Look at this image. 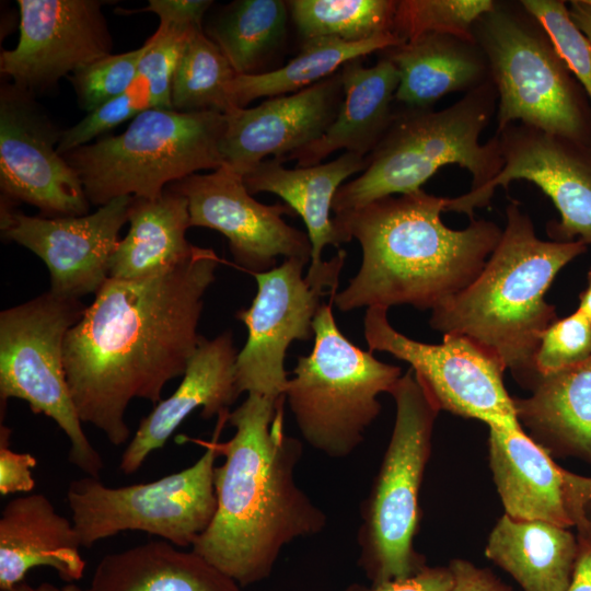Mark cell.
<instances>
[{"instance_id":"obj_1","label":"cell","mask_w":591,"mask_h":591,"mask_svg":"<svg viewBox=\"0 0 591 591\" xmlns=\"http://www.w3.org/2000/svg\"><path fill=\"white\" fill-rule=\"evenodd\" d=\"M211 248L160 275L108 278L69 329L63 362L79 417L115 447L130 438L125 416L135 398L154 405L183 376L200 338L204 296L216 279Z\"/></svg>"},{"instance_id":"obj_2","label":"cell","mask_w":591,"mask_h":591,"mask_svg":"<svg viewBox=\"0 0 591 591\" xmlns=\"http://www.w3.org/2000/svg\"><path fill=\"white\" fill-rule=\"evenodd\" d=\"M283 402L251 393L229 414L235 431L217 442L224 461L213 473L216 512L192 546L240 587L266 579L286 545L326 525L296 482L302 444L283 430Z\"/></svg>"},{"instance_id":"obj_3","label":"cell","mask_w":591,"mask_h":591,"mask_svg":"<svg viewBox=\"0 0 591 591\" xmlns=\"http://www.w3.org/2000/svg\"><path fill=\"white\" fill-rule=\"evenodd\" d=\"M448 197L424 189L392 195L333 217L344 243L362 251L358 273L335 293L340 312L412 305L433 310L465 289L498 245L502 229L473 219L463 230L441 220Z\"/></svg>"},{"instance_id":"obj_4","label":"cell","mask_w":591,"mask_h":591,"mask_svg":"<svg viewBox=\"0 0 591 591\" xmlns=\"http://www.w3.org/2000/svg\"><path fill=\"white\" fill-rule=\"evenodd\" d=\"M580 240L544 241L519 201L506 207L500 241L479 275L431 311L429 325L465 336L495 356L522 387L538 380L534 366L543 333L558 317L545 293L556 275L587 252Z\"/></svg>"},{"instance_id":"obj_5","label":"cell","mask_w":591,"mask_h":591,"mask_svg":"<svg viewBox=\"0 0 591 591\" xmlns=\"http://www.w3.org/2000/svg\"><path fill=\"white\" fill-rule=\"evenodd\" d=\"M497 103L498 93L489 80L440 111H396L389 129L367 157L366 169L337 190L334 215L383 197L416 192L448 164H457L472 176L467 193L448 198L445 211L462 213L503 166L498 137L479 141L497 113Z\"/></svg>"},{"instance_id":"obj_6","label":"cell","mask_w":591,"mask_h":591,"mask_svg":"<svg viewBox=\"0 0 591 591\" xmlns=\"http://www.w3.org/2000/svg\"><path fill=\"white\" fill-rule=\"evenodd\" d=\"M497 93V130L522 123L591 143V105L542 23L521 3L496 1L473 27Z\"/></svg>"},{"instance_id":"obj_7","label":"cell","mask_w":591,"mask_h":591,"mask_svg":"<svg viewBox=\"0 0 591 591\" xmlns=\"http://www.w3.org/2000/svg\"><path fill=\"white\" fill-rule=\"evenodd\" d=\"M225 116L148 108L118 136L99 139L62 157L77 173L90 204L132 196L154 199L172 183L223 165Z\"/></svg>"},{"instance_id":"obj_8","label":"cell","mask_w":591,"mask_h":591,"mask_svg":"<svg viewBox=\"0 0 591 591\" xmlns=\"http://www.w3.org/2000/svg\"><path fill=\"white\" fill-rule=\"evenodd\" d=\"M393 431L369 496L361 506L359 563L372 584L412 577L425 568L416 552L419 493L439 407L410 368L389 393Z\"/></svg>"},{"instance_id":"obj_9","label":"cell","mask_w":591,"mask_h":591,"mask_svg":"<svg viewBox=\"0 0 591 591\" xmlns=\"http://www.w3.org/2000/svg\"><path fill=\"white\" fill-rule=\"evenodd\" d=\"M323 303L314 322V346L300 356L283 397L305 442L334 459L351 454L381 412L378 396L390 393L399 367L352 344Z\"/></svg>"},{"instance_id":"obj_10","label":"cell","mask_w":591,"mask_h":591,"mask_svg":"<svg viewBox=\"0 0 591 591\" xmlns=\"http://www.w3.org/2000/svg\"><path fill=\"white\" fill-rule=\"evenodd\" d=\"M85 308L48 291L0 313V399H22L53 419L70 441V463L100 478L104 462L83 430L63 362L66 335Z\"/></svg>"},{"instance_id":"obj_11","label":"cell","mask_w":591,"mask_h":591,"mask_svg":"<svg viewBox=\"0 0 591 591\" xmlns=\"http://www.w3.org/2000/svg\"><path fill=\"white\" fill-rule=\"evenodd\" d=\"M215 438L190 466L157 480L121 487L85 475L72 480L66 499L82 547L124 531H140L175 546H193L209 526L217 507L213 486L220 455L218 436L228 415L218 418Z\"/></svg>"},{"instance_id":"obj_12","label":"cell","mask_w":591,"mask_h":591,"mask_svg":"<svg viewBox=\"0 0 591 591\" xmlns=\"http://www.w3.org/2000/svg\"><path fill=\"white\" fill-rule=\"evenodd\" d=\"M346 252L339 250L329 260L311 264L289 258L275 268L254 275L257 292L236 318L247 328V339L237 354L235 371L241 393L270 398L283 397L289 380L285 370L287 349L294 340L314 336L313 322L325 296L334 297Z\"/></svg>"},{"instance_id":"obj_13","label":"cell","mask_w":591,"mask_h":591,"mask_svg":"<svg viewBox=\"0 0 591 591\" xmlns=\"http://www.w3.org/2000/svg\"><path fill=\"white\" fill-rule=\"evenodd\" d=\"M387 310L366 311L363 334L370 351L407 362L440 410L487 426L522 428L503 385L506 369L495 356L462 335L444 334L437 345L414 340L390 324Z\"/></svg>"},{"instance_id":"obj_14","label":"cell","mask_w":591,"mask_h":591,"mask_svg":"<svg viewBox=\"0 0 591 591\" xmlns=\"http://www.w3.org/2000/svg\"><path fill=\"white\" fill-rule=\"evenodd\" d=\"M32 93L2 84L0 91V187L5 198L27 202L42 217H77L90 202L57 147L63 130L50 120Z\"/></svg>"},{"instance_id":"obj_15","label":"cell","mask_w":591,"mask_h":591,"mask_svg":"<svg viewBox=\"0 0 591 591\" xmlns=\"http://www.w3.org/2000/svg\"><path fill=\"white\" fill-rule=\"evenodd\" d=\"M169 187L186 197L190 227L223 234L236 265L253 276L275 268L278 257L311 260L308 233L282 219L294 211L288 205H265L254 199L243 176L227 164Z\"/></svg>"},{"instance_id":"obj_16","label":"cell","mask_w":591,"mask_h":591,"mask_svg":"<svg viewBox=\"0 0 591 591\" xmlns=\"http://www.w3.org/2000/svg\"><path fill=\"white\" fill-rule=\"evenodd\" d=\"M503 166L497 177L463 209L471 220L475 209L487 207L498 186L524 179L543 190L560 220L547 223L552 241L575 239L591 244V143L513 123L496 131Z\"/></svg>"},{"instance_id":"obj_17","label":"cell","mask_w":591,"mask_h":591,"mask_svg":"<svg viewBox=\"0 0 591 591\" xmlns=\"http://www.w3.org/2000/svg\"><path fill=\"white\" fill-rule=\"evenodd\" d=\"M132 196H123L77 217H32L1 206V231L47 266L53 293L79 299L108 279L109 262L128 221Z\"/></svg>"},{"instance_id":"obj_18","label":"cell","mask_w":591,"mask_h":591,"mask_svg":"<svg viewBox=\"0 0 591 591\" xmlns=\"http://www.w3.org/2000/svg\"><path fill=\"white\" fill-rule=\"evenodd\" d=\"M20 37L3 50L0 71L34 94L112 54V37L97 0H18Z\"/></svg>"},{"instance_id":"obj_19","label":"cell","mask_w":591,"mask_h":591,"mask_svg":"<svg viewBox=\"0 0 591 591\" xmlns=\"http://www.w3.org/2000/svg\"><path fill=\"white\" fill-rule=\"evenodd\" d=\"M343 97L339 70L296 93L231 108L220 144L223 164L243 176L269 155L281 160L315 141L334 121Z\"/></svg>"},{"instance_id":"obj_20","label":"cell","mask_w":591,"mask_h":591,"mask_svg":"<svg viewBox=\"0 0 591 591\" xmlns=\"http://www.w3.org/2000/svg\"><path fill=\"white\" fill-rule=\"evenodd\" d=\"M237 354L231 331L212 339L200 338L177 389L140 421L123 452L120 472L136 473L197 408H201L204 419L230 413V406L241 394L235 371Z\"/></svg>"},{"instance_id":"obj_21","label":"cell","mask_w":591,"mask_h":591,"mask_svg":"<svg viewBox=\"0 0 591 591\" xmlns=\"http://www.w3.org/2000/svg\"><path fill=\"white\" fill-rule=\"evenodd\" d=\"M80 547L72 521L44 494L11 499L0 517V589L24 581L30 570L42 566L66 582L80 580L86 567Z\"/></svg>"},{"instance_id":"obj_22","label":"cell","mask_w":591,"mask_h":591,"mask_svg":"<svg viewBox=\"0 0 591 591\" xmlns=\"http://www.w3.org/2000/svg\"><path fill=\"white\" fill-rule=\"evenodd\" d=\"M340 76L344 97L334 121L320 138L280 162L296 160L298 167L313 166L337 150L367 158L380 142L396 112L395 65L385 55L372 67H364L360 58L344 65Z\"/></svg>"},{"instance_id":"obj_23","label":"cell","mask_w":591,"mask_h":591,"mask_svg":"<svg viewBox=\"0 0 591 591\" xmlns=\"http://www.w3.org/2000/svg\"><path fill=\"white\" fill-rule=\"evenodd\" d=\"M488 428L489 467L505 513L517 520L573 526L567 506L566 470L523 428Z\"/></svg>"},{"instance_id":"obj_24","label":"cell","mask_w":591,"mask_h":591,"mask_svg":"<svg viewBox=\"0 0 591 591\" xmlns=\"http://www.w3.org/2000/svg\"><path fill=\"white\" fill-rule=\"evenodd\" d=\"M384 51L397 69L395 102L404 108H432L447 94L466 93L491 80L475 39L430 33Z\"/></svg>"},{"instance_id":"obj_25","label":"cell","mask_w":591,"mask_h":591,"mask_svg":"<svg viewBox=\"0 0 591 591\" xmlns=\"http://www.w3.org/2000/svg\"><path fill=\"white\" fill-rule=\"evenodd\" d=\"M532 394L513 397L517 418L551 456L591 464V356L541 376Z\"/></svg>"},{"instance_id":"obj_26","label":"cell","mask_w":591,"mask_h":591,"mask_svg":"<svg viewBox=\"0 0 591 591\" xmlns=\"http://www.w3.org/2000/svg\"><path fill=\"white\" fill-rule=\"evenodd\" d=\"M367 158L345 152L337 159L313 166L287 169L277 159L264 160L243 175L251 195L273 193L299 215L311 242V264L323 262L326 245L338 247L344 240L331 217L334 197L343 183L362 172Z\"/></svg>"},{"instance_id":"obj_27","label":"cell","mask_w":591,"mask_h":591,"mask_svg":"<svg viewBox=\"0 0 591 591\" xmlns=\"http://www.w3.org/2000/svg\"><path fill=\"white\" fill-rule=\"evenodd\" d=\"M84 591H240L193 549L164 540L104 556Z\"/></svg>"},{"instance_id":"obj_28","label":"cell","mask_w":591,"mask_h":591,"mask_svg":"<svg viewBox=\"0 0 591 591\" xmlns=\"http://www.w3.org/2000/svg\"><path fill=\"white\" fill-rule=\"evenodd\" d=\"M129 231L111 258L108 278L136 280L160 275L187 260L196 246L186 240L188 201L170 188L154 199L136 198Z\"/></svg>"},{"instance_id":"obj_29","label":"cell","mask_w":591,"mask_h":591,"mask_svg":"<svg viewBox=\"0 0 591 591\" xmlns=\"http://www.w3.org/2000/svg\"><path fill=\"white\" fill-rule=\"evenodd\" d=\"M486 557L508 572L523 591H566L577 540L568 529L503 514L489 533Z\"/></svg>"},{"instance_id":"obj_30","label":"cell","mask_w":591,"mask_h":591,"mask_svg":"<svg viewBox=\"0 0 591 591\" xmlns=\"http://www.w3.org/2000/svg\"><path fill=\"white\" fill-rule=\"evenodd\" d=\"M403 43L393 32L361 42L336 37L305 39L299 54L285 66L257 74L236 76L229 86V96L234 107L245 108L259 97L292 94L333 76L351 60Z\"/></svg>"},{"instance_id":"obj_31","label":"cell","mask_w":591,"mask_h":591,"mask_svg":"<svg viewBox=\"0 0 591 591\" xmlns=\"http://www.w3.org/2000/svg\"><path fill=\"white\" fill-rule=\"evenodd\" d=\"M289 14L287 1L237 0L223 8L205 33L237 76L257 74L282 46Z\"/></svg>"},{"instance_id":"obj_32","label":"cell","mask_w":591,"mask_h":591,"mask_svg":"<svg viewBox=\"0 0 591 591\" xmlns=\"http://www.w3.org/2000/svg\"><path fill=\"white\" fill-rule=\"evenodd\" d=\"M236 76L202 26L194 28L185 42L173 76V111L227 114L234 107L229 96V86Z\"/></svg>"},{"instance_id":"obj_33","label":"cell","mask_w":591,"mask_h":591,"mask_svg":"<svg viewBox=\"0 0 591 591\" xmlns=\"http://www.w3.org/2000/svg\"><path fill=\"white\" fill-rule=\"evenodd\" d=\"M396 0H290L289 13L302 40L336 37L361 42L393 32Z\"/></svg>"},{"instance_id":"obj_34","label":"cell","mask_w":591,"mask_h":591,"mask_svg":"<svg viewBox=\"0 0 591 591\" xmlns=\"http://www.w3.org/2000/svg\"><path fill=\"white\" fill-rule=\"evenodd\" d=\"M493 0H399L393 33L404 43L418 36L437 33L464 38L473 37L476 21L490 11Z\"/></svg>"},{"instance_id":"obj_35","label":"cell","mask_w":591,"mask_h":591,"mask_svg":"<svg viewBox=\"0 0 591 591\" xmlns=\"http://www.w3.org/2000/svg\"><path fill=\"white\" fill-rule=\"evenodd\" d=\"M148 48L103 57L73 72L69 80L78 102L91 113L126 92L138 78L139 62Z\"/></svg>"},{"instance_id":"obj_36","label":"cell","mask_w":591,"mask_h":591,"mask_svg":"<svg viewBox=\"0 0 591 591\" xmlns=\"http://www.w3.org/2000/svg\"><path fill=\"white\" fill-rule=\"evenodd\" d=\"M521 3L545 27L591 105V45L571 21L566 2L522 0Z\"/></svg>"},{"instance_id":"obj_37","label":"cell","mask_w":591,"mask_h":591,"mask_svg":"<svg viewBox=\"0 0 591 591\" xmlns=\"http://www.w3.org/2000/svg\"><path fill=\"white\" fill-rule=\"evenodd\" d=\"M590 356L591 320L576 310L569 316L557 318L543 333L534 366L540 379L580 363Z\"/></svg>"},{"instance_id":"obj_38","label":"cell","mask_w":591,"mask_h":591,"mask_svg":"<svg viewBox=\"0 0 591 591\" xmlns=\"http://www.w3.org/2000/svg\"><path fill=\"white\" fill-rule=\"evenodd\" d=\"M151 107L149 83L144 78L138 77L126 92L88 113L78 124L63 130L57 150L63 155L85 146L97 136Z\"/></svg>"},{"instance_id":"obj_39","label":"cell","mask_w":591,"mask_h":591,"mask_svg":"<svg viewBox=\"0 0 591 591\" xmlns=\"http://www.w3.org/2000/svg\"><path fill=\"white\" fill-rule=\"evenodd\" d=\"M196 27L201 26L160 24L153 36L146 42L148 48L139 62L138 77L144 78L149 83L153 108L173 109L171 102L173 76L185 42Z\"/></svg>"},{"instance_id":"obj_40","label":"cell","mask_w":591,"mask_h":591,"mask_svg":"<svg viewBox=\"0 0 591 591\" xmlns=\"http://www.w3.org/2000/svg\"><path fill=\"white\" fill-rule=\"evenodd\" d=\"M568 511L577 529V555L566 591H591V477L567 472Z\"/></svg>"},{"instance_id":"obj_41","label":"cell","mask_w":591,"mask_h":591,"mask_svg":"<svg viewBox=\"0 0 591 591\" xmlns=\"http://www.w3.org/2000/svg\"><path fill=\"white\" fill-rule=\"evenodd\" d=\"M12 430L0 426V494H30L35 487L33 468L37 465L31 453L16 452L10 448Z\"/></svg>"},{"instance_id":"obj_42","label":"cell","mask_w":591,"mask_h":591,"mask_svg":"<svg viewBox=\"0 0 591 591\" xmlns=\"http://www.w3.org/2000/svg\"><path fill=\"white\" fill-rule=\"evenodd\" d=\"M452 581L453 578L449 566H426L408 578L371 584L370 588L352 584L346 591H448L452 586Z\"/></svg>"},{"instance_id":"obj_43","label":"cell","mask_w":591,"mask_h":591,"mask_svg":"<svg viewBox=\"0 0 591 591\" xmlns=\"http://www.w3.org/2000/svg\"><path fill=\"white\" fill-rule=\"evenodd\" d=\"M209 0H150L143 11H151L160 19V24L174 26H202L206 11L212 4Z\"/></svg>"},{"instance_id":"obj_44","label":"cell","mask_w":591,"mask_h":591,"mask_svg":"<svg viewBox=\"0 0 591 591\" xmlns=\"http://www.w3.org/2000/svg\"><path fill=\"white\" fill-rule=\"evenodd\" d=\"M449 568L453 581L448 591H513L493 571L479 568L466 559L454 558Z\"/></svg>"},{"instance_id":"obj_45","label":"cell","mask_w":591,"mask_h":591,"mask_svg":"<svg viewBox=\"0 0 591 591\" xmlns=\"http://www.w3.org/2000/svg\"><path fill=\"white\" fill-rule=\"evenodd\" d=\"M569 16L591 45V4L587 0L569 2Z\"/></svg>"},{"instance_id":"obj_46","label":"cell","mask_w":591,"mask_h":591,"mask_svg":"<svg viewBox=\"0 0 591 591\" xmlns=\"http://www.w3.org/2000/svg\"><path fill=\"white\" fill-rule=\"evenodd\" d=\"M0 591H84V589H81L73 582H66L62 587H57L49 582L31 586L25 581H21L8 589H0Z\"/></svg>"},{"instance_id":"obj_47","label":"cell","mask_w":591,"mask_h":591,"mask_svg":"<svg viewBox=\"0 0 591 591\" xmlns=\"http://www.w3.org/2000/svg\"><path fill=\"white\" fill-rule=\"evenodd\" d=\"M577 310L591 320V267L587 275V287L579 296V305Z\"/></svg>"},{"instance_id":"obj_48","label":"cell","mask_w":591,"mask_h":591,"mask_svg":"<svg viewBox=\"0 0 591 591\" xmlns=\"http://www.w3.org/2000/svg\"><path fill=\"white\" fill-rule=\"evenodd\" d=\"M587 2L591 4V0H587Z\"/></svg>"}]
</instances>
